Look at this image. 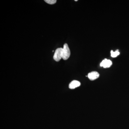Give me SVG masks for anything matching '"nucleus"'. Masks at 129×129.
<instances>
[{"mask_svg":"<svg viewBox=\"0 0 129 129\" xmlns=\"http://www.w3.org/2000/svg\"><path fill=\"white\" fill-rule=\"evenodd\" d=\"M62 49V59L64 60H68L71 54L70 50L68 44H64Z\"/></svg>","mask_w":129,"mask_h":129,"instance_id":"obj_1","label":"nucleus"},{"mask_svg":"<svg viewBox=\"0 0 129 129\" xmlns=\"http://www.w3.org/2000/svg\"><path fill=\"white\" fill-rule=\"evenodd\" d=\"M62 48H58L56 50L53 56V59L57 62L59 61L62 58Z\"/></svg>","mask_w":129,"mask_h":129,"instance_id":"obj_2","label":"nucleus"},{"mask_svg":"<svg viewBox=\"0 0 129 129\" xmlns=\"http://www.w3.org/2000/svg\"><path fill=\"white\" fill-rule=\"evenodd\" d=\"M112 64V62L111 60L106 59L103 60L101 63H100V66L103 67L104 68H109L111 67Z\"/></svg>","mask_w":129,"mask_h":129,"instance_id":"obj_3","label":"nucleus"},{"mask_svg":"<svg viewBox=\"0 0 129 129\" xmlns=\"http://www.w3.org/2000/svg\"><path fill=\"white\" fill-rule=\"evenodd\" d=\"M88 78L91 80H94L99 77V74L96 72H92L89 73L88 75Z\"/></svg>","mask_w":129,"mask_h":129,"instance_id":"obj_4","label":"nucleus"},{"mask_svg":"<svg viewBox=\"0 0 129 129\" xmlns=\"http://www.w3.org/2000/svg\"><path fill=\"white\" fill-rule=\"evenodd\" d=\"M80 83L78 81L74 80L72 81L69 84V88L70 89H75L77 87H79L80 85Z\"/></svg>","mask_w":129,"mask_h":129,"instance_id":"obj_5","label":"nucleus"},{"mask_svg":"<svg viewBox=\"0 0 129 129\" xmlns=\"http://www.w3.org/2000/svg\"><path fill=\"white\" fill-rule=\"evenodd\" d=\"M111 56L112 57H116L120 54V52L118 50H117L115 51H113L112 50L111 51Z\"/></svg>","mask_w":129,"mask_h":129,"instance_id":"obj_6","label":"nucleus"},{"mask_svg":"<svg viewBox=\"0 0 129 129\" xmlns=\"http://www.w3.org/2000/svg\"><path fill=\"white\" fill-rule=\"evenodd\" d=\"M45 1L50 5H53L56 2V0H45Z\"/></svg>","mask_w":129,"mask_h":129,"instance_id":"obj_7","label":"nucleus"},{"mask_svg":"<svg viewBox=\"0 0 129 129\" xmlns=\"http://www.w3.org/2000/svg\"><path fill=\"white\" fill-rule=\"evenodd\" d=\"M75 1H77V0H75Z\"/></svg>","mask_w":129,"mask_h":129,"instance_id":"obj_8","label":"nucleus"}]
</instances>
